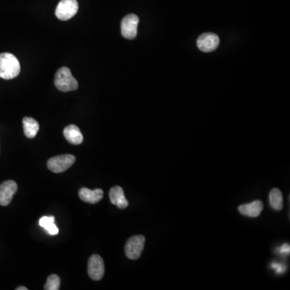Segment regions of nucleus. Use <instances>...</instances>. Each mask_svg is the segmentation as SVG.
I'll list each match as a JSON object with an SVG mask.
<instances>
[{"instance_id": "nucleus-11", "label": "nucleus", "mask_w": 290, "mask_h": 290, "mask_svg": "<svg viewBox=\"0 0 290 290\" xmlns=\"http://www.w3.org/2000/svg\"><path fill=\"white\" fill-rule=\"evenodd\" d=\"M109 197L110 203L122 210L125 209L128 206V201L124 195L123 188L120 186H116L112 187L109 193Z\"/></svg>"}, {"instance_id": "nucleus-1", "label": "nucleus", "mask_w": 290, "mask_h": 290, "mask_svg": "<svg viewBox=\"0 0 290 290\" xmlns=\"http://www.w3.org/2000/svg\"><path fill=\"white\" fill-rule=\"evenodd\" d=\"M20 72L19 60L12 53H0V78L13 79Z\"/></svg>"}, {"instance_id": "nucleus-5", "label": "nucleus", "mask_w": 290, "mask_h": 290, "mask_svg": "<svg viewBox=\"0 0 290 290\" xmlns=\"http://www.w3.org/2000/svg\"><path fill=\"white\" fill-rule=\"evenodd\" d=\"M78 11L77 0H61L56 8V16L61 20L71 19Z\"/></svg>"}, {"instance_id": "nucleus-18", "label": "nucleus", "mask_w": 290, "mask_h": 290, "mask_svg": "<svg viewBox=\"0 0 290 290\" xmlns=\"http://www.w3.org/2000/svg\"><path fill=\"white\" fill-rule=\"evenodd\" d=\"M289 251V244L288 243H285V244L283 245L281 249H280V252H281V254H288Z\"/></svg>"}, {"instance_id": "nucleus-3", "label": "nucleus", "mask_w": 290, "mask_h": 290, "mask_svg": "<svg viewBox=\"0 0 290 290\" xmlns=\"http://www.w3.org/2000/svg\"><path fill=\"white\" fill-rule=\"evenodd\" d=\"M76 158L71 154L57 155L50 158L47 162L48 168L53 173H62L74 165Z\"/></svg>"}, {"instance_id": "nucleus-16", "label": "nucleus", "mask_w": 290, "mask_h": 290, "mask_svg": "<svg viewBox=\"0 0 290 290\" xmlns=\"http://www.w3.org/2000/svg\"><path fill=\"white\" fill-rule=\"evenodd\" d=\"M54 221H55V218L53 216H44L40 218L39 224L50 235H56L58 234L59 230L54 224Z\"/></svg>"}, {"instance_id": "nucleus-17", "label": "nucleus", "mask_w": 290, "mask_h": 290, "mask_svg": "<svg viewBox=\"0 0 290 290\" xmlns=\"http://www.w3.org/2000/svg\"><path fill=\"white\" fill-rule=\"evenodd\" d=\"M61 285V279L56 274H52L48 277L46 284H44L46 290H58Z\"/></svg>"}, {"instance_id": "nucleus-2", "label": "nucleus", "mask_w": 290, "mask_h": 290, "mask_svg": "<svg viewBox=\"0 0 290 290\" xmlns=\"http://www.w3.org/2000/svg\"><path fill=\"white\" fill-rule=\"evenodd\" d=\"M54 83L56 87L62 92L75 91L78 88V82L71 74L68 67H61L56 73Z\"/></svg>"}, {"instance_id": "nucleus-19", "label": "nucleus", "mask_w": 290, "mask_h": 290, "mask_svg": "<svg viewBox=\"0 0 290 290\" xmlns=\"http://www.w3.org/2000/svg\"><path fill=\"white\" fill-rule=\"evenodd\" d=\"M273 269H275V270H277V273H282V265H281V264H276V263H274V264H273Z\"/></svg>"}, {"instance_id": "nucleus-9", "label": "nucleus", "mask_w": 290, "mask_h": 290, "mask_svg": "<svg viewBox=\"0 0 290 290\" xmlns=\"http://www.w3.org/2000/svg\"><path fill=\"white\" fill-rule=\"evenodd\" d=\"M16 182L9 180L3 182L0 185V205L8 206L12 202L13 196L17 191Z\"/></svg>"}, {"instance_id": "nucleus-12", "label": "nucleus", "mask_w": 290, "mask_h": 290, "mask_svg": "<svg viewBox=\"0 0 290 290\" xmlns=\"http://www.w3.org/2000/svg\"><path fill=\"white\" fill-rule=\"evenodd\" d=\"M80 198L85 203L95 204L99 203L103 197V191L101 189L91 190L87 188H82L78 192Z\"/></svg>"}, {"instance_id": "nucleus-8", "label": "nucleus", "mask_w": 290, "mask_h": 290, "mask_svg": "<svg viewBox=\"0 0 290 290\" xmlns=\"http://www.w3.org/2000/svg\"><path fill=\"white\" fill-rule=\"evenodd\" d=\"M197 47L204 53L214 51L219 44V38L214 33H204L197 40Z\"/></svg>"}, {"instance_id": "nucleus-6", "label": "nucleus", "mask_w": 290, "mask_h": 290, "mask_svg": "<svg viewBox=\"0 0 290 290\" xmlns=\"http://www.w3.org/2000/svg\"><path fill=\"white\" fill-rule=\"evenodd\" d=\"M139 17L135 14H129L123 18L121 23V33L124 38L133 40L137 35Z\"/></svg>"}, {"instance_id": "nucleus-7", "label": "nucleus", "mask_w": 290, "mask_h": 290, "mask_svg": "<svg viewBox=\"0 0 290 290\" xmlns=\"http://www.w3.org/2000/svg\"><path fill=\"white\" fill-rule=\"evenodd\" d=\"M88 274L94 281L103 278L105 273L104 262L99 255H92L88 260Z\"/></svg>"}, {"instance_id": "nucleus-20", "label": "nucleus", "mask_w": 290, "mask_h": 290, "mask_svg": "<svg viewBox=\"0 0 290 290\" xmlns=\"http://www.w3.org/2000/svg\"><path fill=\"white\" fill-rule=\"evenodd\" d=\"M16 290H28V288L25 286H19L16 288Z\"/></svg>"}, {"instance_id": "nucleus-14", "label": "nucleus", "mask_w": 290, "mask_h": 290, "mask_svg": "<svg viewBox=\"0 0 290 290\" xmlns=\"http://www.w3.org/2000/svg\"><path fill=\"white\" fill-rule=\"evenodd\" d=\"M24 131L28 138L32 139L36 137L38 132L40 125L38 122L33 118L25 117L23 120Z\"/></svg>"}, {"instance_id": "nucleus-10", "label": "nucleus", "mask_w": 290, "mask_h": 290, "mask_svg": "<svg viewBox=\"0 0 290 290\" xmlns=\"http://www.w3.org/2000/svg\"><path fill=\"white\" fill-rule=\"evenodd\" d=\"M263 208H264L263 203L260 200H256L252 203L239 206L238 210L240 214H243L245 216L256 218L261 214Z\"/></svg>"}, {"instance_id": "nucleus-15", "label": "nucleus", "mask_w": 290, "mask_h": 290, "mask_svg": "<svg viewBox=\"0 0 290 290\" xmlns=\"http://www.w3.org/2000/svg\"><path fill=\"white\" fill-rule=\"evenodd\" d=\"M270 203L272 208L275 211H281L283 208L282 193L277 188H274L270 191Z\"/></svg>"}, {"instance_id": "nucleus-4", "label": "nucleus", "mask_w": 290, "mask_h": 290, "mask_svg": "<svg viewBox=\"0 0 290 290\" xmlns=\"http://www.w3.org/2000/svg\"><path fill=\"white\" fill-rule=\"evenodd\" d=\"M145 237L144 235H134L127 240L125 245L126 256L131 260H137L141 257L144 250Z\"/></svg>"}, {"instance_id": "nucleus-13", "label": "nucleus", "mask_w": 290, "mask_h": 290, "mask_svg": "<svg viewBox=\"0 0 290 290\" xmlns=\"http://www.w3.org/2000/svg\"><path fill=\"white\" fill-rule=\"evenodd\" d=\"M64 137L66 139V141L74 145L82 144L83 141V136L80 131V129L74 124L67 126L64 129Z\"/></svg>"}]
</instances>
